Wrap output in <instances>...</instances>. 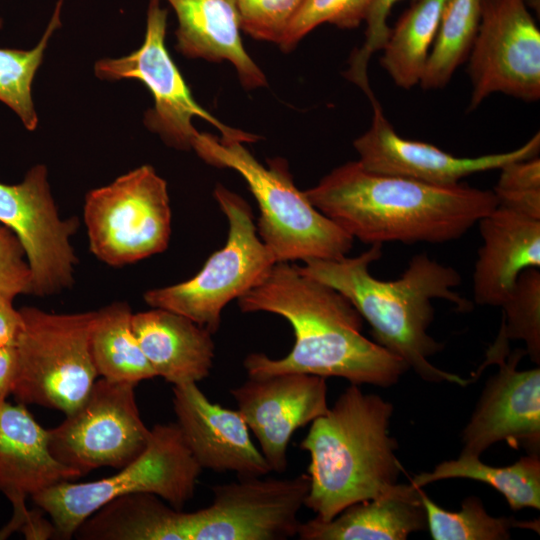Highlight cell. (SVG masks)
<instances>
[{
    "instance_id": "cell-35",
    "label": "cell",
    "mask_w": 540,
    "mask_h": 540,
    "mask_svg": "<svg viewBox=\"0 0 540 540\" xmlns=\"http://www.w3.org/2000/svg\"><path fill=\"white\" fill-rule=\"evenodd\" d=\"M32 274L17 237L0 224V295L32 294Z\"/></svg>"
},
{
    "instance_id": "cell-2",
    "label": "cell",
    "mask_w": 540,
    "mask_h": 540,
    "mask_svg": "<svg viewBox=\"0 0 540 540\" xmlns=\"http://www.w3.org/2000/svg\"><path fill=\"white\" fill-rule=\"evenodd\" d=\"M304 194L353 239L370 245L457 240L498 205L492 190L374 173L358 161L336 167Z\"/></svg>"
},
{
    "instance_id": "cell-31",
    "label": "cell",
    "mask_w": 540,
    "mask_h": 540,
    "mask_svg": "<svg viewBox=\"0 0 540 540\" xmlns=\"http://www.w3.org/2000/svg\"><path fill=\"white\" fill-rule=\"evenodd\" d=\"M372 1L305 0L278 45L283 51H290L306 34L323 23L354 29L365 21Z\"/></svg>"
},
{
    "instance_id": "cell-20",
    "label": "cell",
    "mask_w": 540,
    "mask_h": 540,
    "mask_svg": "<svg viewBox=\"0 0 540 540\" xmlns=\"http://www.w3.org/2000/svg\"><path fill=\"white\" fill-rule=\"evenodd\" d=\"M477 224L482 245L472 276L474 301L500 307L522 271L540 268V220L497 206Z\"/></svg>"
},
{
    "instance_id": "cell-6",
    "label": "cell",
    "mask_w": 540,
    "mask_h": 540,
    "mask_svg": "<svg viewBox=\"0 0 540 540\" xmlns=\"http://www.w3.org/2000/svg\"><path fill=\"white\" fill-rule=\"evenodd\" d=\"M202 470L176 422L156 424L143 452L116 474L91 482L63 481L31 499L49 515L56 536L70 539L90 515L121 496L150 493L182 510Z\"/></svg>"
},
{
    "instance_id": "cell-11",
    "label": "cell",
    "mask_w": 540,
    "mask_h": 540,
    "mask_svg": "<svg viewBox=\"0 0 540 540\" xmlns=\"http://www.w3.org/2000/svg\"><path fill=\"white\" fill-rule=\"evenodd\" d=\"M134 388L132 383L96 380L84 402L48 430L51 454L81 476L100 467L120 469L134 460L151 435Z\"/></svg>"
},
{
    "instance_id": "cell-1",
    "label": "cell",
    "mask_w": 540,
    "mask_h": 540,
    "mask_svg": "<svg viewBox=\"0 0 540 540\" xmlns=\"http://www.w3.org/2000/svg\"><path fill=\"white\" fill-rule=\"evenodd\" d=\"M242 312H269L286 319L295 336L283 358L251 353L243 362L248 377L305 373L339 377L350 384L390 387L409 369L398 356L362 333L363 318L339 291L277 262L267 276L237 299Z\"/></svg>"
},
{
    "instance_id": "cell-28",
    "label": "cell",
    "mask_w": 540,
    "mask_h": 540,
    "mask_svg": "<svg viewBox=\"0 0 540 540\" xmlns=\"http://www.w3.org/2000/svg\"><path fill=\"white\" fill-rule=\"evenodd\" d=\"M63 0H59L53 16L35 47L29 50L0 48V102L8 106L27 130L38 125V116L32 99V82L42 63L48 41L60 26ZM0 19V28L2 27Z\"/></svg>"
},
{
    "instance_id": "cell-26",
    "label": "cell",
    "mask_w": 540,
    "mask_h": 540,
    "mask_svg": "<svg viewBox=\"0 0 540 540\" xmlns=\"http://www.w3.org/2000/svg\"><path fill=\"white\" fill-rule=\"evenodd\" d=\"M464 478L483 482L501 493L514 511L540 508V457L528 453L514 464L493 467L479 457L459 455L439 463L432 471L414 475L410 483L416 488L444 479Z\"/></svg>"
},
{
    "instance_id": "cell-10",
    "label": "cell",
    "mask_w": 540,
    "mask_h": 540,
    "mask_svg": "<svg viewBox=\"0 0 540 540\" xmlns=\"http://www.w3.org/2000/svg\"><path fill=\"white\" fill-rule=\"evenodd\" d=\"M167 14L160 0H150L141 47L120 58L98 60L94 65L95 75L102 80L141 81L154 100L153 108L145 114L144 123L175 149L193 150L200 134L193 126V119L197 117L214 126L224 140L256 141V135L221 123L195 101L165 45Z\"/></svg>"
},
{
    "instance_id": "cell-33",
    "label": "cell",
    "mask_w": 540,
    "mask_h": 540,
    "mask_svg": "<svg viewBox=\"0 0 540 540\" xmlns=\"http://www.w3.org/2000/svg\"><path fill=\"white\" fill-rule=\"evenodd\" d=\"M305 0H236L240 27L250 37L279 44Z\"/></svg>"
},
{
    "instance_id": "cell-29",
    "label": "cell",
    "mask_w": 540,
    "mask_h": 540,
    "mask_svg": "<svg viewBox=\"0 0 540 540\" xmlns=\"http://www.w3.org/2000/svg\"><path fill=\"white\" fill-rule=\"evenodd\" d=\"M420 497L434 540H506L510 538L511 528L523 527L512 517L489 515L476 496L465 498L459 511L443 509L422 489Z\"/></svg>"
},
{
    "instance_id": "cell-17",
    "label": "cell",
    "mask_w": 540,
    "mask_h": 540,
    "mask_svg": "<svg viewBox=\"0 0 540 540\" xmlns=\"http://www.w3.org/2000/svg\"><path fill=\"white\" fill-rule=\"evenodd\" d=\"M525 354L516 349L496 355L486 364H497L499 371L487 381L462 431L461 455L480 457L501 441L539 454L540 368L517 370Z\"/></svg>"
},
{
    "instance_id": "cell-30",
    "label": "cell",
    "mask_w": 540,
    "mask_h": 540,
    "mask_svg": "<svg viewBox=\"0 0 540 540\" xmlns=\"http://www.w3.org/2000/svg\"><path fill=\"white\" fill-rule=\"evenodd\" d=\"M502 308L499 335L505 340H521L526 354L540 363V270L528 268L520 273Z\"/></svg>"
},
{
    "instance_id": "cell-37",
    "label": "cell",
    "mask_w": 540,
    "mask_h": 540,
    "mask_svg": "<svg viewBox=\"0 0 540 540\" xmlns=\"http://www.w3.org/2000/svg\"><path fill=\"white\" fill-rule=\"evenodd\" d=\"M18 358L14 345L0 348V407L6 402L9 394H12L17 375Z\"/></svg>"
},
{
    "instance_id": "cell-21",
    "label": "cell",
    "mask_w": 540,
    "mask_h": 540,
    "mask_svg": "<svg viewBox=\"0 0 540 540\" xmlns=\"http://www.w3.org/2000/svg\"><path fill=\"white\" fill-rule=\"evenodd\" d=\"M132 329L156 376L173 386L209 376L215 344L203 326L181 314L152 308L133 313Z\"/></svg>"
},
{
    "instance_id": "cell-23",
    "label": "cell",
    "mask_w": 540,
    "mask_h": 540,
    "mask_svg": "<svg viewBox=\"0 0 540 540\" xmlns=\"http://www.w3.org/2000/svg\"><path fill=\"white\" fill-rule=\"evenodd\" d=\"M421 488L397 483L388 492L353 504L329 521L301 522V540H404L427 527Z\"/></svg>"
},
{
    "instance_id": "cell-36",
    "label": "cell",
    "mask_w": 540,
    "mask_h": 540,
    "mask_svg": "<svg viewBox=\"0 0 540 540\" xmlns=\"http://www.w3.org/2000/svg\"><path fill=\"white\" fill-rule=\"evenodd\" d=\"M13 300L0 295V348L14 345L20 330L21 315Z\"/></svg>"
},
{
    "instance_id": "cell-4",
    "label": "cell",
    "mask_w": 540,
    "mask_h": 540,
    "mask_svg": "<svg viewBox=\"0 0 540 540\" xmlns=\"http://www.w3.org/2000/svg\"><path fill=\"white\" fill-rule=\"evenodd\" d=\"M393 405L350 384L316 418L300 449L310 455L304 506L329 521L347 507L391 490L402 467L388 428Z\"/></svg>"
},
{
    "instance_id": "cell-13",
    "label": "cell",
    "mask_w": 540,
    "mask_h": 540,
    "mask_svg": "<svg viewBox=\"0 0 540 540\" xmlns=\"http://www.w3.org/2000/svg\"><path fill=\"white\" fill-rule=\"evenodd\" d=\"M468 70L470 110L493 93L539 100L540 31L525 0H481Z\"/></svg>"
},
{
    "instance_id": "cell-16",
    "label": "cell",
    "mask_w": 540,
    "mask_h": 540,
    "mask_svg": "<svg viewBox=\"0 0 540 540\" xmlns=\"http://www.w3.org/2000/svg\"><path fill=\"white\" fill-rule=\"evenodd\" d=\"M327 393L326 378L305 373L248 377L230 390L271 472L277 473L288 467V445L295 431L328 411Z\"/></svg>"
},
{
    "instance_id": "cell-9",
    "label": "cell",
    "mask_w": 540,
    "mask_h": 540,
    "mask_svg": "<svg viewBox=\"0 0 540 540\" xmlns=\"http://www.w3.org/2000/svg\"><path fill=\"white\" fill-rule=\"evenodd\" d=\"M83 211L90 251L107 265L135 263L168 246L171 208L167 183L150 165L90 190Z\"/></svg>"
},
{
    "instance_id": "cell-5",
    "label": "cell",
    "mask_w": 540,
    "mask_h": 540,
    "mask_svg": "<svg viewBox=\"0 0 540 540\" xmlns=\"http://www.w3.org/2000/svg\"><path fill=\"white\" fill-rule=\"evenodd\" d=\"M193 150L208 164L238 172L255 197L257 233L277 262L338 259L354 239L316 209L280 158L262 165L239 141L200 133Z\"/></svg>"
},
{
    "instance_id": "cell-34",
    "label": "cell",
    "mask_w": 540,
    "mask_h": 540,
    "mask_svg": "<svg viewBox=\"0 0 540 540\" xmlns=\"http://www.w3.org/2000/svg\"><path fill=\"white\" fill-rule=\"evenodd\" d=\"M400 0H373L365 18L366 31L363 45L352 53L345 77L359 86L369 99L374 97L368 80L371 56L382 49L390 29L387 24L392 7Z\"/></svg>"
},
{
    "instance_id": "cell-3",
    "label": "cell",
    "mask_w": 540,
    "mask_h": 540,
    "mask_svg": "<svg viewBox=\"0 0 540 540\" xmlns=\"http://www.w3.org/2000/svg\"><path fill=\"white\" fill-rule=\"evenodd\" d=\"M382 246L373 244L354 257L313 259L297 266L301 273L344 295L370 325L375 342L401 358L422 379L467 385L469 380L429 361L442 350V344L428 333L434 318L432 300H447L461 312L473 308L471 301L454 291L461 283L459 272L419 253L399 278L380 280L370 273V265L381 258Z\"/></svg>"
},
{
    "instance_id": "cell-12",
    "label": "cell",
    "mask_w": 540,
    "mask_h": 540,
    "mask_svg": "<svg viewBox=\"0 0 540 540\" xmlns=\"http://www.w3.org/2000/svg\"><path fill=\"white\" fill-rule=\"evenodd\" d=\"M308 474L262 477L212 487L209 506L184 512V540H285L295 537Z\"/></svg>"
},
{
    "instance_id": "cell-7",
    "label": "cell",
    "mask_w": 540,
    "mask_h": 540,
    "mask_svg": "<svg viewBox=\"0 0 540 540\" xmlns=\"http://www.w3.org/2000/svg\"><path fill=\"white\" fill-rule=\"evenodd\" d=\"M19 312L12 394L24 405L68 415L84 402L98 376L90 349L94 311L56 314L22 307Z\"/></svg>"
},
{
    "instance_id": "cell-8",
    "label": "cell",
    "mask_w": 540,
    "mask_h": 540,
    "mask_svg": "<svg viewBox=\"0 0 540 540\" xmlns=\"http://www.w3.org/2000/svg\"><path fill=\"white\" fill-rule=\"evenodd\" d=\"M214 196L228 221L225 245L192 278L144 294L150 307L181 314L212 334L219 329L225 306L258 285L276 263L258 236L249 204L221 184Z\"/></svg>"
},
{
    "instance_id": "cell-22",
    "label": "cell",
    "mask_w": 540,
    "mask_h": 540,
    "mask_svg": "<svg viewBox=\"0 0 540 540\" xmlns=\"http://www.w3.org/2000/svg\"><path fill=\"white\" fill-rule=\"evenodd\" d=\"M178 20L177 50L189 58L227 61L246 89L267 85V80L243 47L236 0H166Z\"/></svg>"
},
{
    "instance_id": "cell-25",
    "label": "cell",
    "mask_w": 540,
    "mask_h": 540,
    "mask_svg": "<svg viewBox=\"0 0 540 540\" xmlns=\"http://www.w3.org/2000/svg\"><path fill=\"white\" fill-rule=\"evenodd\" d=\"M446 0H414L390 29L380 63L404 89L420 84Z\"/></svg>"
},
{
    "instance_id": "cell-32",
    "label": "cell",
    "mask_w": 540,
    "mask_h": 540,
    "mask_svg": "<svg viewBox=\"0 0 540 540\" xmlns=\"http://www.w3.org/2000/svg\"><path fill=\"white\" fill-rule=\"evenodd\" d=\"M492 190L497 206L540 220V159L538 156L510 162L500 168Z\"/></svg>"
},
{
    "instance_id": "cell-24",
    "label": "cell",
    "mask_w": 540,
    "mask_h": 540,
    "mask_svg": "<svg viewBox=\"0 0 540 540\" xmlns=\"http://www.w3.org/2000/svg\"><path fill=\"white\" fill-rule=\"evenodd\" d=\"M132 316L126 302H113L94 311L90 349L101 378L136 385L156 376L133 332Z\"/></svg>"
},
{
    "instance_id": "cell-15",
    "label": "cell",
    "mask_w": 540,
    "mask_h": 540,
    "mask_svg": "<svg viewBox=\"0 0 540 540\" xmlns=\"http://www.w3.org/2000/svg\"><path fill=\"white\" fill-rule=\"evenodd\" d=\"M371 104V126L354 140L353 146L359 155L360 165L374 173L452 186L467 176L538 156L540 150V134L536 133L525 144L508 152L457 157L432 144L401 137L385 117L377 99Z\"/></svg>"
},
{
    "instance_id": "cell-19",
    "label": "cell",
    "mask_w": 540,
    "mask_h": 540,
    "mask_svg": "<svg viewBox=\"0 0 540 540\" xmlns=\"http://www.w3.org/2000/svg\"><path fill=\"white\" fill-rule=\"evenodd\" d=\"M81 477L50 452L48 430L19 403L0 407V492L10 501L13 516L0 539L17 531L29 513L26 499L63 481Z\"/></svg>"
},
{
    "instance_id": "cell-27",
    "label": "cell",
    "mask_w": 540,
    "mask_h": 540,
    "mask_svg": "<svg viewBox=\"0 0 540 540\" xmlns=\"http://www.w3.org/2000/svg\"><path fill=\"white\" fill-rule=\"evenodd\" d=\"M481 0H446L420 81L424 89L444 87L469 55L480 18Z\"/></svg>"
},
{
    "instance_id": "cell-14",
    "label": "cell",
    "mask_w": 540,
    "mask_h": 540,
    "mask_svg": "<svg viewBox=\"0 0 540 540\" xmlns=\"http://www.w3.org/2000/svg\"><path fill=\"white\" fill-rule=\"evenodd\" d=\"M0 224L17 237L24 250L33 295L51 296L73 285L78 259L71 237L79 220L60 217L45 165L31 167L20 183L0 182Z\"/></svg>"
},
{
    "instance_id": "cell-18",
    "label": "cell",
    "mask_w": 540,
    "mask_h": 540,
    "mask_svg": "<svg viewBox=\"0 0 540 540\" xmlns=\"http://www.w3.org/2000/svg\"><path fill=\"white\" fill-rule=\"evenodd\" d=\"M172 402L176 424L202 469L233 472L238 479L271 472L238 410L211 402L197 383L174 385Z\"/></svg>"
}]
</instances>
